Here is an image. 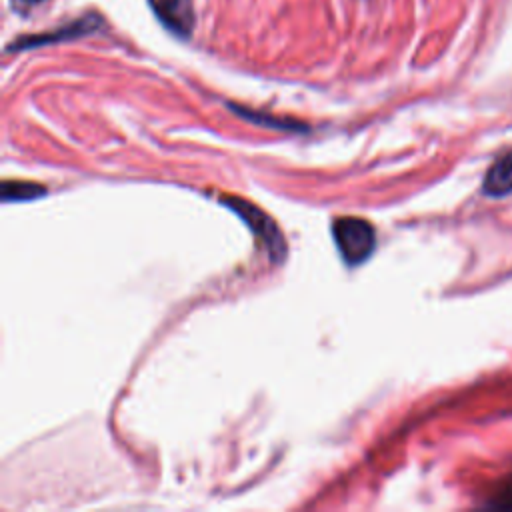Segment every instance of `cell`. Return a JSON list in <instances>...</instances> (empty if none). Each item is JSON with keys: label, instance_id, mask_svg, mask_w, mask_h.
<instances>
[{"label": "cell", "instance_id": "cell-3", "mask_svg": "<svg viewBox=\"0 0 512 512\" xmlns=\"http://www.w3.org/2000/svg\"><path fill=\"white\" fill-rule=\"evenodd\" d=\"M100 16L98 14H86L74 22H68L66 26L54 30V32H44V34H34V36H22L16 42L8 46V50H24V48H36L42 44H54L62 40H74L78 36H86L94 32L100 26Z\"/></svg>", "mask_w": 512, "mask_h": 512}, {"label": "cell", "instance_id": "cell-7", "mask_svg": "<svg viewBox=\"0 0 512 512\" xmlns=\"http://www.w3.org/2000/svg\"><path fill=\"white\" fill-rule=\"evenodd\" d=\"M44 0H12V8L16 10V12H20V14H26L28 10H32V8H36L38 4H42Z\"/></svg>", "mask_w": 512, "mask_h": 512}, {"label": "cell", "instance_id": "cell-6", "mask_svg": "<svg viewBox=\"0 0 512 512\" xmlns=\"http://www.w3.org/2000/svg\"><path fill=\"white\" fill-rule=\"evenodd\" d=\"M46 190L38 186L36 182H26V180H6L2 184V196L6 202H22V200H32L38 196H44Z\"/></svg>", "mask_w": 512, "mask_h": 512}, {"label": "cell", "instance_id": "cell-2", "mask_svg": "<svg viewBox=\"0 0 512 512\" xmlns=\"http://www.w3.org/2000/svg\"><path fill=\"white\" fill-rule=\"evenodd\" d=\"M222 202H224L234 214H238V216L246 222V226H248V228L258 236V240L268 248L270 256L276 258V260H280V256L284 254L286 246H284L282 234H280V230L276 228L274 220H272L266 212H262L258 206H254V204H250V202H246V200H242V198H230V196H226V198H222Z\"/></svg>", "mask_w": 512, "mask_h": 512}, {"label": "cell", "instance_id": "cell-1", "mask_svg": "<svg viewBox=\"0 0 512 512\" xmlns=\"http://www.w3.org/2000/svg\"><path fill=\"white\" fill-rule=\"evenodd\" d=\"M332 234L342 260L350 266H358L368 260L376 248L374 226L356 216H342L334 220Z\"/></svg>", "mask_w": 512, "mask_h": 512}, {"label": "cell", "instance_id": "cell-5", "mask_svg": "<svg viewBox=\"0 0 512 512\" xmlns=\"http://www.w3.org/2000/svg\"><path fill=\"white\" fill-rule=\"evenodd\" d=\"M482 188L488 196H504L512 192V150L494 160L486 172Z\"/></svg>", "mask_w": 512, "mask_h": 512}, {"label": "cell", "instance_id": "cell-4", "mask_svg": "<svg viewBox=\"0 0 512 512\" xmlns=\"http://www.w3.org/2000/svg\"><path fill=\"white\" fill-rule=\"evenodd\" d=\"M160 24L180 38H188L194 30V8L190 0H148Z\"/></svg>", "mask_w": 512, "mask_h": 512}]
</instances>
